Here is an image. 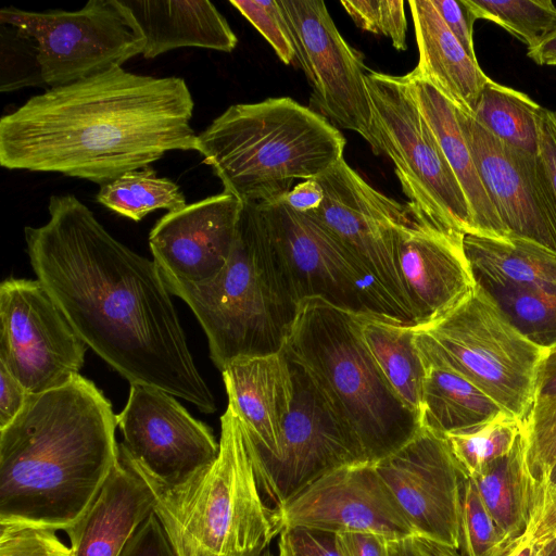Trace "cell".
Listing matches in <instances>:
<instances>
[{
  "label": "cell",
  "instance_id": "cell-1",
  "mask_svg": "<svg viewBox=\"0 0 556 556\" xmlns=\"http://www.w3.org/2000/svg\"><path fill=\"white\" fill-rule=\"evenodd\" d=\"M49 219L24 229L37 279L77 334L130 384L216 410L154 261L116 240L73 194L52 195Z\"/></svg>",
  "mask_w": 556,
  "mask_h": 556
},
{
  "label": "cell",
  "instance_id": "cell-2",
  "mask_svg": "<svg viewBox=\"0 0 556 556\" xmlns=\"http://www.w3.org/2000/svg\"><path fill=\"white\" fill-rule=\"evenodd\" d=\"M184 78L122 66L49 88L0 119V164L100 186L175 150L198 151Z\"/></svg>",
  "mask_w": 556,
  "mask_h": 556
},
{
  "label": "cell",
  "instance_id": "cell-3",
  "mask_svg": "<svg viewBox=\"0 0 556 556\" xmlns=\"http://www.w3.org/2000/svg\"><path fill=\"white\" fill-rule=\"evenodd\" d=\"M116 427L110 401L80 374L29 394L0 429V525L72 527L118 460Z\"/></svg>",
  "mask_w": 556,
  "mask_h": 556
},
{
  "label": "cell",
  "instance_id": "cell-4",
  "mask_svg": "<svg viewBox=\"0 0 556 556\" xmlns=\"http://www.w3.org/2000/svg\"><path fill=\"white\" fill-rule=\"evenodd\" d=\"M362 316L321 299L303 300L282 352L308 375L359 462L376 464L415 438L421 424L370 354Z\"/></svg>",
  "mask_w": 556,
  "mask_h": 556
},
{
  "label": "cell",
  "instance_id": "cell-5",
  "mask_svg": "<svg viewBox=\"0 0 556 556\" xmlns=\"http://www.w3.org/2000/svg\"><path fill=\"white\" fill-rule=\"evenodd\" d=\"M345 143L325 116L290 97L232 104L198 135V152L243 203L280 199L295 180L320 177Z\"/></svg>",
  "mask_w": 556,
  "mask_h": 556
},
{
  "label": "cell",
  "instance_id": "cell-6",
  "mask_svg": "<svg viewBox=\"0 0 556 556\" xmlns=\"http://www.w3.org/2000/svg\"><path fill=\"white\" fill-rule=\"evenodd\" d=\"M220 430L217 458L175 483L147 476L121 453L152 490L153 513L178 556H260L278 534L274 509L257 483L244 425L229 402Z\"/></svg>",
  "mask_w": 556,
  "mask_h": 556
},
{
  "label": "cell",
  "instance_id": "cell-7",
  "mask_svg": "<svg viewBox=\"0 0 556 556\" xmlns=\"http://www.w3.org/2000/svg\"><path fill=\"white\" fill-rule=\"evenodd\" d=\"M162 276V275H161ZM202 326L210 356L223 371L230 363L279 353L295 319L293 300L251 203H243L229 260L208 283L192 286L163 277Z\"/></svg>",
  "mask_w": 556,
  "mask_h": 556
},
{
  "label": "cell",
  "instance_id": "cell-8",
  "mask_svg": "<svg viewBox=\"0 0 556 556\" xmlns=\"http://www.w3.org/2000/svg\"><path fill=\"white\" fill-rule=\"evenodd\" d=\"M421 358L440 359L472 381L511 418L525 424L533 404L543 350L525 338L476 285L442 317L409 325Z\"/></svg>",
  "mask_w": 556,
  "mask_h": 556
},
{
  "label": "cell",
  "instance_id": "cell-9",
  "mask_svg": "<svg viewBox=\"0 0 556 556\" xmlns=\"http://www.w3.org/2000/svg\"><path fill=\"white\" fill-rule=\"evenodd\" d=\"M365 83L379 155L392 161L408 201L465 235L475 233L468 201L414 98L407 76L368 70Z\"/></svg>",
  "mask_w": 556,
  "mask_h": 556
},
{
  "label": "cell",
  "instance_id": "cell-10",
  "mask_svg": "<svg viewBox=\"0 0 556 556\" xmlns=\"http://www.w3.org/2000/svg\"><path fill=\"white\" fill-rule=\"evenodd\" d=\"M275 263L293 298L321 299L341 309L404 324L399 312L365 276L334 237L282 199L251 203ZM406 325V324H405Z\"/></svg>",
  "mask_w": 556,
  "mask_h": 556
},
{
  "label": "cell",
  "instance_id": "cell-11",
  "mask_svg": "<svg viewBox=\"0 0 556 556\" xmlns=\"http://www.w3.org/2000/svg\"><path fill=\"white\" fill-rule=\"evenodd\" d=\"M0 23L29 36L50 88L75 83L142 54L146 38L122 0H90L77 11L0 10Z\"/></svg>",
  "mask_w": 556,
  "mask_h": 556
},
{
  "label": "cell",
  "instance_id": "cell-12",
  "mask_svg": "<svg viewBox=\"0 0 556 556\" xmlns=\"http://www.w3.org/2000/svg\"><path fill=\"white\" fill-rule=\"evenodd\" d=\"M316 179L324 199L318 208L306 214L320 223L362 273L384 291L403 321L415 325L397 253L405 204L375 189L344 157Z\"/></svg>",
  "mask_w": 556,
  "mask_h": 556
},
{
  "label": "cell",
  "instance_id": "cell-13",
  "mask_svg": "<svg viewBox=\"0 0 556 556\" xmlns=\"http://www.w3.org/2000/svg\"><path fill=\"white\" fill-rule=\"evenodd\" d=\"M0 324V364L29 394L79 375L88 346L38 279L1 282Z\"/></svg>",
  "mask_w": 556,
  "mask_h": 556
},
{
  "label": "cell",
  "instance_id": "cell-14",
  "mask_svg": "<svg viewBox=\"0 0 556 556\" xmlns=\"http://www.w3.org/2000/svg\"><path fill=\"white\" fill-rule=\"evenodd\" d=\"M296 61L312 87L309 108L337 128L352 130L379 155L363 55L338 30L321 0H279Z\"/></svg>",
  "mask_w": 556,
  "mask_h": 556
},
{
  "label": "cell",
  "instance_id": "cell-15",
  "mask_svg": "<svg viewBox=\"0 0 556 556\" xmlns=\"http://www.w3.org/2000/svg\"><path fill=\"white\" fill-rule=\"evenodd\" d=\"M289 363L294 399L285 421L278 454L258 448L245 429L260 490L273 509L324 475L361 463L353 443L308 375L300 366Z\"/></svg>",
  "mask_w": 556,
  "mask_h": 556
},
{
  "label": "cell",
  "instance_id": "cell-16",
  "mask_svg": "<svg viewBox=\"0 0 556 556\" xmlns=\"http://www.w3.org/2000/svg\"><path fill=\"white\" fill-rule=\"evenodd\" d=\"M116 418L124 438L121 453L157 481H181L218 456L219 442L212 430L160 389L130 384L127 403Z\"/></svg>",
  "mask_w": 556,
  "mask_h": 556
},
{
  "label": "cell",
  "instance_id": "cell-17",
  "mask_svg": "<svg viewBox=\"0 0 556 556\" xmlns=\"http://www.w3.org/2000/svg\"><path fill=\"white\" fill-rule=\"evenodd\" d=\"M456 113L506 238L532 241L556 253V202L539 155L503 142L472 113Z\"/></svg>",
  "mask_w": 556,
  "mask_h": 556
},
{
  "label": "cell",
  "instance_id": "cell-18",
  "mask_svg": "<svg viewBox=\"0 0 556 556\" xmlns=\"http://www.w3.org/2000/svg\"><path fill=\"white\" fill-rule=\"evenodd\" d=\"M278 533L305 527L331 533L365 532L399 540L416 535L374 464L337 468L274 509Z\"/></svg>",
  "mask_w": 556,
  "mask_h": 556
},
{
  "label": "cell",
  "instance_id": "cell-19",
  "mask_svg": "<svg viewBox=\"0 0 556 556\" xmlns=\"http://www.w3.org/2000/svg\"><path fill=\"white\" fill-rule=\"evenodd\" d=\"M374 465L416 535L459 552L460 494L466 475L445 438L421 427L407 444Z\"/></svg>",
  "mask_w": 556,
  "mask_h": 556
},
{
  "label": "cell",
  "instance_id": "cell-20",
  "mask_svg": "<svg viewBox=\"0 0 556 556\" xmlns=\"http://www.w3.org/2000/svg\"><path fill=\"white\" fill-rule=\"evenodd\" d=\"M399 230V264L416 324L451 312L476 289L464 250L465 233L407 201Z\"/></svg>",
  "mask_w": 556,
  "mask_h": 556
},
{
  "label": "cell",
  "instance_id": "cell-21",
  "mask_svg": "<svg viewBox=\"0 0 556 556\" xmlns=\"http://www.w3.org/2000/svg\"><path fill=\"white\" fill-rule=\"evenodd\" d=\"M242 206L224 191L165 214L149 235L161 275L192 286L214 280L231 254Z\"/></svg>",
  "mask_w": 556,
  "mask_h": 556
},
{
  "label": "cell",
  "instance_id": "cell-22",
  "mask_svg": "<svg viewBox=\"0 0 556 556\" xmlns=\"http://www.w3.org/2000/svg\"><path fill=\"white\" fill-rule=\"evenodd\" d=\"M222 374L228 402L253 443L266 453L278 454L294 399L291 365L285 353L237 359Z\"/></svg>",
  "mask_w": 556,
  "mask_h": 556
},
{
  "label": "cell",
  "instance_id": "cell-23",
  "mask_svg": "<svg viewBox=\"0 0 556 556\" xmlns=\"http://www.w3.org/2000/svg\"><path fill=\"white\" fill-rule=\"evenodd\" d=\"M154 494L119 452L118 460L88 510L65 530L74 556H118L154 508Z\"/></svg>",
  "mask_w": 556,
  "mask_h": 556
},
{
  "label": "cell",
  "instance_id": "cell-24",
  "mask_svg": "<svg viewBox=\"0 0 556 556\" xmlns=\"http://www.w3.org/2000/svg\"><path fill=\"white\" fill-rule=\"evenodd\" d=\"M418 63L410 73L429 83L456 109L472 113L490 79L450 31L431 0H409Z\"/></svg>",
  "mask_w": 556,
  "mask_h": 556
},
{
  "label": "cell",
  "instance_id": "cell-25",
  "mask_svg": "<svg viewBox=\"0 0 556 556\" xmlns=\"http://www.w3.org/2000/svg\"><path fill=\"white\" fill-rule=\"evenodd\" d=\"M139 25L146 45L144 59H154L181 47L231 52L238 38L223 14L210 1L122 0Z\"/></svg>",
  "mask_w": 556,
  "mask_h": 556
},
{
  "label": "cell",
  "instance_id": "cell-26",
  "mask_svg": "<svg viewBox=\"0 0 556 556\" xmlns=\"http://www.w3.org/2000/svg\"><path fill=\"white\" fill-rule=\"evenodd\" d=\"M414 98L433 131L468 201L475 233L506 238L497 212L480 179L475 160L462 132L456 108L429 83L406 74Z\"/></svg>",
  "mask_w": 556,
  "mask_h": 556
},
{
  "label": "cell",
  "instance_id": "cell-27",
  "mask_svg": "<svg viewBox=\"0 0 556 556\" xmlns=\"http://www.w3.org/2000/svg\"><path fill=\"white\" fill-rule=\"evenodd\" d=\"M494 521L516 544L532 529L541 493L528 460L523 431L504 456L470 477Z\"/></svg>",
  "mask_w": 556,
  "mask_h": 556
},
{
  "label": "cell",
  "instance_id": "cell-28",
  "mask_svg": "<svg viewBox=\"0 0 556 556\" xmlns=\"http://www.w3.org/2000/svg\"><path fill=\"white\" fill-rule=\"evenodd\" d=\"M426 380L420 407L421 427L438 434L470 432L508 416L463 374L435 359H424Z\"/></svg>",
  "mask_w": 556,
  "mask_h": 556
},
{
  "label": "cell",
  "instance_id": "cell-29",
  "mask_svg": "<svg viewBox=\"0 0 556 556\" xmlns=\"http://www.w3.org/2000/svg\"><path fill=\"white\" fill-rule=\"evenodd\" d=\"M464 250L476 282L556 292V253L535 242L467 233Z\"/></svg>",
  "mask_w": 556,
  "mask_h": 556
},
{
  "label": "cell",
  "instance_id": "cell-30",
  "mask_svg": "<svg viewBox=\"0 0 556 556\" xmlns=\"http://www.w3.org/2000/svg\"><path fill=\"white\" fill-rule=\"evenodd\" d=\"M365 343L401 401L419 416L426 367L409 325L362 316ZM420 418V417H419Z\"/></svg>",
  "mask_w": 556,
  "mask_h": 556
},
{
  "label": "cell",
  "instance_id": "cell-31",
  "mask_svg": "<svg viewBox=\"0 0 556 556\" xmlns=\"http://www.w3.org/2000/svg\"><path fill=\"white\" fill-rule=\"evenodd\" d=\"M541 109L527 94L489 79L480 92L472 114L503 142L538 155Z\"/></svg>",
  "mask_w": 556,
  "mask_h": 556
},
{
  "label": "cell",
  "instance_id": "cell-32",
  "mask_svg": "<svg viewBox=\"0 0 556 556\" xmlns=\"http://www.w3.org/2000/svg\"><path fill=\"white\" fill-rule=\"evenodd\" d=\"M96 198L109 210L135 222L155 210L175 212L187 205L179 186L159 177L151 166L125 173L100 186Z\"/></svg>",
  "mask_w": 556,
  "mask_h": 556
},
{
  "label": "cell",
  "instance_id": "cell-33",
  "mask_svg": "<svg viewBox=\"0 0 556 556\" xmlns=\"http://www.w3.org/2000/svg\"><path fill=\"white\" fill-rule=\"evenodd\" d=\"M476 285L530 342L543 350L556 346V292Z\"/></svg>",
  "mask_w": 556,
  "mask_h": 556
},
{
  "label": "cell",
  "instance_id": "cell-34",
  "mask_svg": "<svg viewBox=\"0 0 556 556\" xmlns=\"http://www.w3.org/2000/svg\"><path fill=\"white\" fill-rule=\"evenodd\" d=\"M476 18L492 21L528 49L538 46L556 27V7L551 0H465Z\"/></svg>",
  "mask_w": 556,
  "mask_h": 556
},
{
  "label": "cell",
  "instance_id": "cell-35",
  "mask_svg": "<svg viewBox=\"0 0 556 556\" xmlns=\"http://www.w3.org/2000/svg\"><path fill=\"white\" fill-rule=\"evenodd\" d=\"M522 431L523 422L504 416L477 430L444 438L459 468L467 477H473L506 455Z\"/></svg>",
  "mask_w": 556,
  "mask_h": 556
},
{
  "label": "cell",
  "instance_id": "cell-36",
  "mask_svg": "<svg viewBox=\"0 0 556 556\" xmlns=\"http://www.w3.org/2000/svg\"><path fill=\"white\" fill-rule=\"evenodd\" d=\"M459 542L462 556H507L518 545L494 521L467 476L462 483Z\"/></svg>",
  "mask_w": 556,
  "mask_h": 556
},
{
  "label": "cell",
  "instance_id": "cell-37",
  "mask_svg": "<svg viewBox=\"0 0 556 556\" xmlns=\"http://www.w3.org/2000/svg\"><path fill=\"white\" fill-rule=\"evenodd\" d=\"M43 85L34 40L22 30L1 24L2 92Z\"/></svg>",
  "mask_w": 556,
  "mask_h": 556
},
{
  "label": "cell",
  "instance_id": "cell-38",
  "mask_svg": "<svg viewBox=\"0 0 556 556\" xmlns=\"http://www.w3.org/2000/svg\"><path fill=\"white\" fill-rule=\"evenodd\" d=\"M523 434L528 465L541 493V484L556 463V397L533 404Z\"/></svg>",
  "mask_w": 556,
  "mask_h": 556
},
{
  "label": "cell",
  "instance_id": "cell-39",
  "mask_svg": "<svg viewBox=\"0 0 556 556\" xmlns=\"http://www.w3.org/2000/svg\"><path fill=\"white\" fill-rule=\"evenodd\" d=\"M358 28L390 38L399 51L407 49V20L402 0H342Z\"/></svg>",
  "mask_w": 556,
  "mask_h": 556
},
{
  "label": "cell",
  "instance_id": "cell-40",
  "mask_svg": "<svg viewBox=\"0 0 556 556\" xmlns=\"http://www.w3.org/2000/svg\"><path fill=\"white\" fill-rule=\"evenodd\" d=\"M229 3L258 30L283 64L296 61L293 39L279 0H231Z\"/></svg>",
  "mask_w": 556,
  "mask_h": 556
},
{
  "label": "cell",
  "instance_id": "cell-41",
  "mask_svg": "<svg viewBox=\"0 0 556 556\" xmlns=\"http://www.w3.org/2000/svg\"><path fill=\"white\" fill-rule=\"evenodd\" d=\"M0 556H74L55 530L0 525Z\"/></svg>",
  "mask_w": 556,
  "mask_h": 556
},
{
  "label": "cell",
  "instance_id": "cell-42",
  "mask_svg": "<svg viewBox=\"0 0 556 556\" xmlns=\"http://www.w3.org/2000/svg\"><path fill=\"white\" fill-rule=\"evenodd\" d=\"M277 556H341L336 534L305 527H288L279 532Z\"/></svg>",
  "mask_w": 556,
  "mask_h": 556
},
{
  "label": "cell",
  "instance_id": "cell-43",
  "mask_svg": "<svg viewBox=\"0 0 556 556\" xmlns=\"http://www.w3.org/2000/svg\"><path fill=\"white\" fill-rule=\"evenodd\" d=\"M118 556H178L156 515L149 517L131 534Z\"/></svg>",
  "mask_w": 556,
  "mask_h": 556
},
{
  "label": "cell",
  "instance_id": "cell-44",
  "mask_svg": "<svg viewBox=\"0 0 556 556\" xmlns=\"http://www.w3.org/2000/svg\"><path fill=\"white\" fill-rule=\"evenodd\" d=\"M431 2L467 54L477 60L472 40V26L477 18L465 0H431Z\"/></svg>",
  "mask_w": 556,
  "mask_h": 556
},
{
  "label": "cell",
  "instance_id": "cell-45",
  "mask_svg": "<svg viewBox=\"0 0 556 556\" xmlns=\"http://www.w3.org/2000/svg\"><path fill=\"white\" fill-rule=\"evenodd\" d=\"M539 159L556 202V112L542 108L539 116Z\"/></svg>",
  "mask_w": 556,
  "mask_h": 556
},
{
  "label": "cell",
  "instance_id": "cell-46",
  "mask_svg": "<svg viewBox=\"0 0 556 556\" xmlns=\"http://www.w3.org/2000/svg\"><path fill=\"white\" fill-rule=\"evenodd\" d=\"M336 544L341 556H390L389 540L374 533H336Z\"/></svg>",
  "mask_w": 556,
  "mask_h": 556
},
{
  "label": "cell",
  "instance_id": "cell-47",
  "mask_svg": "<svg viewBox=\"0 0 556 556\" xmlns=\"http://www.w3.org/2000/svg\"><path fill=\"white\" fill-rule=\"evenodd\" d=\"M28 396L25 387L0 364V429L20 414Z\"/></svg>",
  "mask_w": 556,
  "mask_h": 556
},
{
  "label": "cell",
  "instance_id": "cell-48",
  "mask_svg": "<svg viewBox=\"0 0 556 556\" xmlns=\"http://www.w3.org/2000/svg\"><path fill=\"white\" fill-rule=\"evenodd\" d=\"M281 199L293 211L306 214L320 206L324 191L316 178L306 179L296 184Z\"/></svg>",
  "mask_w": 556,
  "mask_h": 556
},
{
  "label": "cell",
  "instance_id": "cell-49",
  "mask_svg": "<svg viewBox=\"0 0 556 556\" xmlns=\"http://www.w3.org/2000/svg\"><path fill=\"white\" fill-rule=\"evenodd\" d=\"M447 548L418 535L389 540L390 556H446Z\"/></svg>",
  "mask_w": 556,
  "mask_h": 556
},
{
  "label": "cell",
  "instance_id": "cell-50",
  "mask_svg": "<svg viewBox=\"0 0 556 556\" xmlns=\"http://www.w3.org/2000/svg\"><path fill=\"white\" fill-rule=\"evenodd\" d=\"M556 530V491L546 496L542 503L535 522L528 533L527 540L540 546L545 543Z\"/></svg>",
  "mask_w": 556,
  "mask_h": 556
},
{
  "label": "cell",
  "instance_id": "cell-51",
  "mask_svg": "<svg viewBox=\"0 0 556 556\" xmlns=\"http://www.w3.org/2000/svg\"><path fill=\"white\" fill-rule=\"evenodd\" d=\"M556 397V346L545 351L535 379L534 403Z\"/></svg>",
  "mask_w": 556,
  "mask_h": 556
},
{
  "label": "cell",
  "instance_id": "cell-52",
  "mask_svg": "<svg viewBox=\"0 0 556 556\" xmlns=\"http://www.w3.org/2000/svg\"><path fill=\"white\" fill-rule=\"evenodd\" d=\"M528 56L540 65L556 62V27L535 47L528 49Z\"/></svg>",
  "mask_w": 556,
  "mask_h": 556
},
{
  "label": "cell",
  "instance_id": "cell-53",
  "mask_svg": "<svg viewBox=\"0 0 556 556\" xmlns=\"http://www.w3.org/2000/svg\"><path fill=\"white\" fill-rule=\"evenodd\" d=\"M507 556H541L540 548L530 540L523 539Z\"/></svg>",
  "mask_w": 556,
  "mask_h": 556
},
{
  "label": "cell",
  "instance_id": "cell-54",
  "mask_svg": "<svg viewBox=\"0 0 556 556\" xmlns=\"http://www.w3.org/2000/svg\"><path fill=\"white\" fill-rule=\"evenodd\" d=\"M555 491H556V463L549 469L543 483L541 484V506H542L544 498ZM541 506H540V508H541ZM539 511H540V509H539Z\"/></svg>",
  "mask_w": 556,
  "mask_h": 556
},
{
  "label": "cell",
  "instance_id": "cell-55",
  "mask_svg": "<svg viewBox=\"0 0 556 556\" xmlns=\"http://www.w3.org/2000/svg\"><path fill=\"white\" fill-rule=\"evenodd\" d=\"M539 548L541 556H556V538H551L540 545Z\"/></svg>",
  "mask_w": 556,
  "mask_h": 556
},
{
  "label": "cell",
  "instance_id": "cell-56",
  "mask_svg": "<svg viewBox=\"0 0 556 556\" xmlns=\"http://www.w3.org/2000/svg\"><path fill=\"white\" fill-rule=\"evenodd\" d=\"M446 556H462V555L457 551H454L452 548H447Z\"/></svg>",
  "mask_w": 556,
  "mask_h": 556
},
{
  "label": "cell",
  "instance_id": "cell-57",
  "mask_svg": "<svg viewBox=\"0 0 556 556\" xmlns=\"http://www.w3.org/2000/svg\"><path fill=\"white\" fill-rule=\"evenodd\" d=\"M260 556H270V554H269V552H268V549H267V551H265V552H264L262 555H260Z\"/></svg>",
  "mask_w": 556,
  "mask_h": 556
},
{
  "label": "cell",
  "instance_id": "cell-58",
  "mask_svg": "<svg viewBox=\"0 0 556 556\" xmlns=\"http://www.w3.org/2000/svg\"><path fill=\"white\" fill-rule=\"evenodd\" d=\"M551 538H556V530H555V532L553 533V535H552ZM551 538H549V539H551ZM549 539H548V540H549ZM548 540H547V541H548Z\"/></svg>",
  "mask_w": 556,
  "mask_h": 556
},
{
  "label": "cell",
  "instance_id": "cell-59",
  "mask_svg": "<svg viewBox=\"0 0 556 556\" xmlns=\"http://www.w3.org/2000/svg\"><path fill=\"white\" fill-rule=\"evenodd\" d=\"M554 65H556V62H555V64H554Z\"/></svg>",
  "mask_w": 556,
  "mask_h": 556
},
{
  "label": "cell",
  "instance_id": "cell-60",
  "mask_svg": "<svg viewBox=\"0 0 556 556\" xmlns=\"http://www.w3.org/2000/svg\"><path fill=\"white\" fill-rule=\"evenodd\" d=\"M540 555H541V553H540Z\"/></svg>",
  "mask_w": 556,
  "mask_h": 556
}]
</instances>
